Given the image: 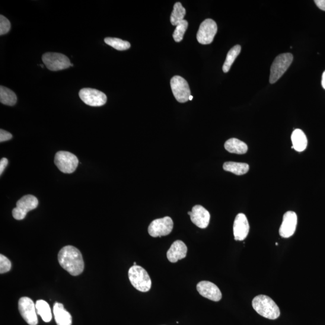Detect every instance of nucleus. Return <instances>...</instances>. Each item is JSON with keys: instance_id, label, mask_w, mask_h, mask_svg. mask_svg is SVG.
Here are the masks:
<instances>
[{"instance_id": "1", "label": "nucleus", "mask_w": 325, "mask_h": 325, "mask_svg": "<svg viewBox=\"0 0 325 325\" xmlns=\"http://www.w3.org/2000/svg\"><path fill=\"white\" fill-rule=\"evenodd\" d=\"M58 261L62 266L72 276H78L84 272L85 263L81 252L77 248L68 245L59 251Z\"/></svg>"}, {"instance_id": "2", "label": "nucleus", "mask_w": 325, "mask_h": 325, "mask_svg": "<svg viewBox=\"0 0 325 325\" xmlns=\"http://www.w3.org/2000/svg\"><path fill=\"white\" fill-rule=\"evenodd\" d=\"M254 310L261 316L275 320L280 315L278 306L269 296L261 295L255 297L252 302Z\"/></svg>"}, {"instance_id": "3", "label": "nucleus", "mask_w": 325, "mask_h": 325, "mask_svg": "<svg viewBox=\"0 0 325 325\" xmlns=\"http://www.w3.org/2000/svg\"><path fill=\"white\" fill-rule=\"evenodd\" d=\"M129 277L131 283L136 289L147 292L151 288L152 282L149 274L140 266H133L129 269Z\"/></svg>"}, {"instance_id": "4", "label": "nucleus", "mask_w": 325, "mask_h": 325, "mask_svg": "<svg viewBox=\"0 0 325 325\" xmlns=\"http://www.w3.org/2000/svg\"><path fill=\"white\" fill-rule=\"evenodd\" d=\"M293 56L291 53H285L277 56L271 66L269 82L275 84L285 74L292 64Z\"/></svg>"}, {"instance_id": "5", "label": "nucleus", "mask_w": 325, "mask_h": 325, "mask_svg": "<svg viewBox=\"0 0 325 325\" xmlns=\"http://www.w3.org/2000/svg\"><path fill=\"white\" fill-rule=\"evenodd\" d=\"M54 164L63 173L71 174L76 170L79 161L78 158L71 152L62 151L56 153Z\"/></svg>"}, {"instance_id": "6", "label": "nucleus", "mask_w": 325, "mask_h": 325, "mask_svg": "<svg viewBox=\"0 0 325 325\" xmlns=\"http://www.w3.org/2000/svg\"><path fill=\"white\" fill-rule=\"evenodd\" d=\"M43 61L47 68L52 71H58L71 66L68 57L57 53H47L43 56Z\"/></svg>"}, {"instance_id": "7", "label": "nucleus", "mask_w": 325, "mask_h": 325, "mask_svg": "<svg viewBox=\"0 0 325 325\" xmlns=\"http://www.w3.org/2000/svg\"><path fill=\"white\" fill-rule=\"evenodd\" d=\"M38 200L36 197L31 195H25L18 200L17 207L12 210V215L14 219L21 221L26 216L28 212L37 208Z\"/></svg>"}, {"instance_id": "8", "label": "nucleus", "mask_w": 325, "mask_h": 325, "mask_svg": "<svg viewBox=\"0 0 325 325\" xmlns=\"http://www.w3.org/2000/svg\"><path fill=\"white\" fill-rule=\"evenodd\" d=\"M173 227V219L170 217L166 216L153 221L149 226L148 232L152 237H161L170 234Z\"/></svg>"}, {"instance_id": "9", "label": "nucleus", "mask_w": 325, "mask_h": 325, "mask_svg": "<svg viewBox=\"0 0 325 325\" xmlns=\"http://www.w3.org/2000/svg\"><path fill=\"white\" fill-rule=\"evenodd\" d=\"M171 87L174 97L181 103L189 100L190 89L188 83L183 77L176 75L171 79Z\"/></svg>"}, {"instance_id": "10", "label": "nucleus", "mask_w": 325, "mask_h": 325, "mask_svg": "<svg viewBox=\"0 0 325 325\" xmlns=\"http://www.w3.org/2000/svg\"><path fill=\"white\" fill-rule=\"evenodd\" d=\"M18 309L22 318L30 325H37L38 319L36 304L28 297H22L18 302Z\"/></svg>"}, {"instance_id": "11", "label": "nucleus", "mask_w": 325, "mask_h": 325, "mask_svg": "<svg viewBox=\"0 0 325 325\" xmlns=\"http://www.w3.org/2000/svg\"><path fill=\"white\" fill-rule=\"evenodd\" d=\"M79 97L86 104L92 107L104 106L107 98L103 92L91 88H84L79 92Z\"/></svg>"}, {"instance_id": "12", "label": "nucleus", "mask_w": 325, "mask_h": 325, "mask_svg": "<svg viewBox=\"0 0 325 325\" xmlns=\"http://www.w3.org/2000/svg\"><path fill=\"white\" fill-rule=\"evenodd\" d=\"M217 31L218 26L216 22L212 19H207L200 25L197 33V40L200 44H210L214 39Z\"/></svg>"}, {"instance_id": "13", "label": "nucleus", "mask_w": 325, "mask_h": 325, "mask_svg": "<svg viewBox=\"0 0 325 325\" xmlns=\"http://www.w3.org/2000/svg\"><path fill=\"white\" fill-rule=\"evenodd\" d=\"M298 224V217L294 212H286L279 228V234L283 238H289L295 234Z\"/></svg>"}, {"instance_id": "14", "label": "nucleus", "mask_w": 325, "mask_h": 325, "mask_svg": "<svg viewBox=\"0 0 325 325\" xmlns=\"http://www.w3.org/2000/svg\"><path fill=\"white\" fill-rule=\"evenodd\" d=\"M199 294L210 300L218 302L221 300L222 295L218 287L210 281H200L196 286Z\"/></svg>"}, {"instance_id": "15", "label": "nucleus", "mask_w": 325, "mask_h": 325, "mask_svg": "<svg viewBox=\"0 0 325 325\" xmlns=\"http://www.w3.org/2000/svg\"><path fill=\"white\" fill-rule=\"evenodd\" d=\"M250 224L247 216L243 213H239L234 220L233 232L235 240H245L249 234Z\"/></svg>"}, {"instance_id": "16", "label": "nucleus", "mask_w": 325, "mask_h": 325, "mask_svg": "<svg viewBox=\"0 0 325 325\" xmlns=\"http://www.w3.org/2000/svg\"><path fill=\"white\" fill-rule=\"evenodd\" d=\"M190 216L191 221L197 227L205 229L208 227L210 214L205 207L199 205L194 206L192 210V214Z\"/></svg>"}, {"instance_id": "17", "label": "nucleus", "mask_w": 325, "mask_h": 325, "mask_svg": "<svg viewBox=\"0 0 325 325\" xmlns=\"http://www.w3.org/2000/svg\"><path fill=\"white\" fill-rule=\"evenodd\" d=\"M187 248L183 241L177 240L172 244L167 253V258L171 263H177L187 256Z\"/></svg>"}, {"instance_id": "18", "label": "nucleus", "mask_w": 325, "mask_h": 325, "mask_svg": "<svg viewBox=\"0 0 325 325\" xmlns=\"http://www.w3.org/2000/svg\"><path fill=\"white\" fill-rule=\"evenodd\" d=\"M53 313L57 325H72V316L63 304L56 302L54 305Z\"/></svg>"}, {"instance_id": "19", "label": "nucleus", "mask_w": 325, "mask_h": 325, "mask_svg": "<svg viewBox=\"0 0 325 325\" xmlns=\"http://www.w3.org/2000/svg\"><path fill=\"white\" fill-rule=\"evenodd\" d=\"M291 139L293 144L292 148L295 149L296 151L302 152L307 148V138L303 131L300 129H296L293 131Z\"/></svg>"}, {"instance_id": "20", "label": "nucleus", "mask_w": 325, "mask_h": 325, "mask_svg": "<svg viewBox=\"0 0 325 325\" xmlns=\"http://www.w3.org/2000/svg\"><path fill=\"white\" fill-rule=\"evenodd\" d=\"M224 146L226 150L233 154H244L248 151L246 143L235 138L228 140Z\"/></svg>"}, {"instance_id": "21", "label": "nucleus", "mask_w": 325, "mask_h": 325, "mask_svg": "<svg viewBox=\"0 0 325 325\" xmlns=\"http://www.w3.org/2000/svg\"><path fill=\"white\" fill-rule=\"evenodd\" d=\"M223 168L226 171L237 175H242L248 173L250 170V166L244 162L228 161L225 162Z\"/></svg>"}, {"instance_id": "22", "label": "nucleus", "mask_w": 325, "mask_h": 325, "mask_svg": "<svg viewBox=\"0 0 325 325\" xmlns=\"http://www.w3.org/2000/svg\"><path fill=\"white\" fill-rule=\"evenodd\" d=\"M0 101L3 104L12 106L17 103V97L15 92L8 88L0 87Z\"/></svg>"}, {"instance_id": "23", "label": "nucleus", "mask_w": 325, "mask_h": 325, "mask_svg": "<svg viewBox=\"0 0 325 325\" xmlns=\"http://www.w3.org/2000/svg\"><path fill=\"white\" fill-rule=\"evenodd\" d=\"M35 304L37 314L40 315L45 322H50L52 319V313L49 304L44 300H38Z\"/></svg>"}, {"instance_id": "24", "label": "nucleus", "mask_w": 325, "mask_h": 325, "mask_svg": "<svg viewBox=\"0 0 325 325\" xmlns=\"http://www.w3.org/2000/svg\"><path fill=\"white\" fill-rule=\"evenodd\" d=\"M186 14V11L183 7L181 3L177 2L175 3L174 6V9L171 16V22L172 25L177 26L178 24L184 20L185 15Z\"/></svg>"}, {"instance_id": "25", "label": "nucleus", "mask_w": 325, "mask_h": 325, "mask_svg": "<svg viewBox=\"0 0 325 325\" xmlns=\"http://www.w3.org/2000/svg\"><path fill=\"white\" fill-rule=\"evenodd\" d=\"M240 52L241 46H239V45H237V46L232 47V49L229 51L227 58H226L224 64L222 67L223 71L227 73L229 71L232 65L233 64L235 60L236 59Z\"/></svg>"}, {"instance_id": "26", "label": "nucleus", "mask_w": 325, "mask_h": 325, "mask_svg": "<svg viewBox=\"0 0 325 325\" xmlns=\"http://www.w3.org/2000/svg\"><path fill=\"white\" fill-rule=\"evenodd\" d=\"M105 43L118 51H124L130 49V44L128 41L123 40L115 37H106L104 39Z\"/></svg>"}, {"instance_id": "27", "label": "nucleus", "mask_w": 325, "mask_h": 325, "mask_svg": "<svg viewBox=\"0 0 325 325\" xmlns=\"http://www.w3.org/2000/svg\"><path fill=\"white\" fill-rule=\"evenodd\" d=\"M188 22L184 20L178 24L173 33L174 39L176 43H180L183 40L184 35L187 29Z\"/></svg>"}, {"instance_id": "28", "label": "nucleus", "mask_w": 325, "mask_h": 325, "mask_svg": "<svg viewBox=\"0 0 325 325\" xmlns=\"http://www.w3.org/2000/svg\"><path fill=\"white\" fill-rule=\"evenodd\" d=\"M11 28L10 21L4 16L0 15V35H4L9 33Z\"/></svg>"}, {"instance_id": "29", "label": "nucleus", "mask_w": 325, "mask_h": 325, "mask_svg": "<svg viewBox=\"0 0 325 325\" xmlns=\"http://www.w3.org/2000/svg\"><path fill=\"white\" fill-rule=\"evenodd\" d=\"M12 267V263L7 257L1 254L0 256V273H5L10 271Z\"/></svg>"}, {"instance_id": "30", "label": "nucleus", "mask_w": 325, "mask_h": 325, "mask_svg": "<svg viewBox=\"0 0 325 325\" xmlns=\"http://www.w3.org/2000/svg\"><path fill=\"white\" fill-rule=\"evenodd\" d=\"M12 135L11 134L6 131L1 129L0 130V142H3L9 141L12 139Z\"/></svg>"}, {"instance_id": "31", "label": "nucleus", "mask_w": 325, "mask_h": 325, "mask_svg": "<svg viewBox=\"0 0 325 325\" xmlns=\"http://www.w3.org/2000/svg\"><path fill=\"white\" fill-rule=\"evenodd\" d=\"M8 165V160L6 158H3L0 161V174L2 175Z\"/></svg>"}, {"instance_id": "32", "label": "nucleus", "mask_w": 325, "mask_h": 325, "mask_svg": "<svg viewBox=\"0 0 325 325\" xmlns=\"http://www.w3.org/2000/svg\"><path fill=\"white\" fill-rule=\"evenodd\" d=\"M314 3L318 8L325 11V0H315Z\"/></svg>"}, {"instance_id": "33", "label": "nucleus", "mask_w": 325, "mask_h": 325, "mask_svg": "<svg viewBox=\"0 0 325 325\" xmlns=\"http://www.w3.org/2000/svg\"><path fill=\"white\" fill-rule=\"evenodd\" d=\"M321 85L322 87L325 89V71L322 74V78H321Z\"/></svg>"}, {"instance_id": "34", "label": "nucleus", "mask_w": 325, "mask_h": 325, "mask_svg": "<svg viewBox=\"0 0 325 325\" xmlns=\"http://www.w3.org/2000/svg\"><path fill=\"white\" fill-rule=\"evenodd\" d=\"M192 99H193V97L192 96V95H190L189 97V100L192 101Z\"/></svg>"}, {"instance_id": "35", "label": "nucleus", "mask_w": 325, "mask_h": 325, "mask_svg": "<svg viewBox=\"0 0 325 325\" xmlns=\"http://www.w3.org/2000/svg\"><path fill=\"white\" fill-rule=\"evenodd\" d=\"M191 214H192V212H188V215H190H190H191Z\"/></svg>"}, {"instance_id": "36", "label": "nucleus", "mask_w": 325, "mask_h": 325, "mask_svg": "<svg viewBox=\"0 0 325 325\" xmlns=\"http://www.w3.org/2000/svg\"><path fill=\"white\" fill-rule=\"evenodd\" d=\"M133 266H136V262L134 263V265Z\"/></svg>"}, {"instance_id": "37", "label": "nucleus", "mask_w": 325, "mask_h": 325, "mask_svg": "<svg viewBox=\"0 0 325 325\" xmlns=\"http://www.w3.org/2000/svg\"><path fill=\"white\" fill-rule=\"evenodd\" d=\"M74 66V65H73L72 63H71V66Z\"/></svg>"}]
</instances>
